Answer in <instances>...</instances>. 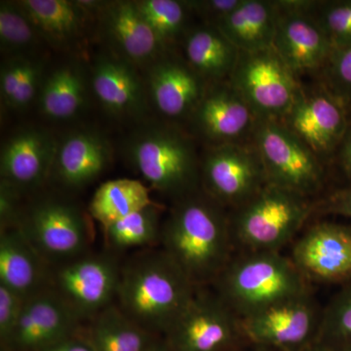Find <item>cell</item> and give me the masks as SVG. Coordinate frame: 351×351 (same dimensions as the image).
Masks as SVG:
<instances>
[{"label": "cell", "instance_id": "6da1fadb", "mask_svg": "<svg viewBox=\"0 0 351 351\" xmlns=\"http://www.w3.org/2000/svg\"><path fill=\"white\" fill-rule=\"evenodd\" d=\"M162 250L195 286L215 282L230 261V217L204 191L176 201L161 228Z\"/></svg>", "mask_w": 351, "mask_h": 351}, {"label": "cell", "instance_id": "9c48e42d", "mask_svg": "<svg viewBox=\"0 0 351 351\" xmlns=\"http://www.w3.org/2000/svg\"><path fill=\"white\" fill-rule=\"evenodd\" d=\"M201 188L221 206L233 209L267 184L253 143L207 147L200 164Z\"/></svg>", "mask_w": 351, "mask_h": 351}, {"label": "cell", "instance_id": "4fadbf2b", "mask_svg": "<svg viewBox=\"0 0 351 351\" xmlns=\"http://www.w3.org/2000/svg\"><path fill=\"white\" fill-rule=\"evenodd\" d=\"M321 316L308 291L242 319V332L261 348L301 351L317 341Z\"/></svg>", "mask_w": 351, "mask_h": 351}, {"label": "cell", "instance_id": "30bf717a", "mask_svg": "<svg viewBox=\"0 0 351 351\" xmlns=\"http://www.w3.org/2000/svg\"><path fill=\"white\" fill-rule=\"evenodd\" d=\"M272 48L294 75L320 73L331 56V41L314 18L318 1L278 0Z\"/></svg>", "mask_w": 351, "mask_h": 351}, {"label": "cell", "instance_id": "277c9868", "mask_svg": "<svg viewBox=\"0 0 351 351\" xmlns=\"http://www.w3.org/2000/svg\"><path fill=\"white\" fill-rule=\"evenodd\" d=\"M126 154L149 189L176 201L200 189L201 161L195 142L176 125L144 127L129 138Z\"/></svg>", "mask_w": 351, "mask_h": 351}, {"label": "cell", "instance_id": "e0dca14e", "mask_svg": "<svg viewBox=\"0 0 351 351\" xmlns=\"http://www.w3.org/2000/svg\"><path fill=\"white\" fill-rule=\"evenodd\" d=\"M209 84L184 58L164 53L149 66L147 99L169 119H189L204 97Z\"/></svg>", "mask_w": 351, "mask_h": 351}, {"label": "cell", "instance_id": "e575fe53", "mask_svg": "<svg viewBox=\"0 0 351 351\" xmlns=\"http://www.w3.org/2000/svg\"><path fill=\"white\" fill-rule=\"evenodd\" d=\"M313 16L334 49L351 45V0L318 1Z\"/></svg>", "mask_w": 351, "mask_h": 351}, {"label": "cell", "instance_id": "52a82bcc", "mask_svg": "<svg viewBox=\"0 0 351 351\" xmlns=\"http://www.w3.org/2000/svg\"><path fill=\"white\" fill-rule=\"evenodd\" d=\"M228 82L247 101L258 120L285 117L302 83L274 48L240 52Z\"/></svg>", "mask_w": 351, "mask_h": 351}, {"label": "cell", "instance_id": "ac0fdd59", "mask_svg": "<svg viewBox=\"0 0 351 351\" xmlns=\"http://www.w3.org/2000/svg\"><path fill=\"white\" fill-rule=\"evenodd\" d=\"M96 15L110 54L136 68L149 66L168 52L138 12L135 1H104Z\"/></svg>", "mask_w": 351, "mask_h": 351}, {"label": "cell", "instance_id": "8d00e7d4", "mask_svg": "<svg viewBox=\"0 0 351 351\" xmlns=\"http://www.w3.org/2000/svg\"><path fill=\"white\" fill-rule=\"evenodd\" d=\"M25 300L0 285V336L4 343H9L17 326L24 306Z\"/></svg>", "mask_w": 351, "mask_h": 351}, {"label": "cell", "instance_id": "d6a6232c", "mask_svg": "<svg viewBox=\"0 0 351 351\" xmlns=\"http://www.w3.org/2000/svg\"><path fill=\"white\" fill-rule=\"evenodd\" d=\"M43 41L18 1L0 4V47L7 58L36 55Z\"/></svg>", "mask_w": 351, "mask_h": 351}, {"label": "cell", "instance_id": "5bb4252c", "mask_svg": "<svg viewBox=\"0 0 351 351\" xmlns=\"http://www.w3.org/2000/svg\"><path fill=\"white\" fill-rule=\"evenodd\" d=\"M120 271L121 267L112 256H80L57 269L52 290L78 319H93L117 299Z\"/></svg>", "mask_w": 351, "mask_h": 351}, {"label": "cell", "instance_id": "9a60e30c", "mask_svg": "<svg viewBox=\"0 0 351 351\" xmlns=\"http://www.w3.org/2000/svg\"><path fill=\"white\" fill-rule=\"evenodd\" d=\"M191 131L208 147L252 142L258 119L230 82L209 84L189 117Z\"/></svg>", "mask_w": 351, "mask_h": 351}, {"label": "cell", "instance_id": "f6af8a7d", "mask_svg": "<svg viewBox=\"0 0 351 351\" xmlns=\"http://www.w3.org/2000/svg\"><path fill=\"white\" fill-rule=\"evenodd\" d=\"M332 351H351V346H343V348H337Z\"/></svg>", "mask_w": 351, "mask_h": 351}, {"label": "cell", "instance_id": "8fae6325", "mask_svg": "<svg viewBox=\"0 0 351 351\" xmlns=\"http://www.w3.org/2000/svg\"><path fill=\"white\" fill-rule=\"evenodd\" d=\"M321 161L338 152L350 125V114L322 83L301 85L292 107L280 120Z\"/></svg>", "mask_w": 351, "mask_h": 351}, {"label": "cell", "instance_id": "44dd1931", "mask_svg": "<svg viewBox=\"0 0 351 351\" xmlns=\"http://www.w3.org/2000/svg\"><path fill=\"white\" fill-rule=\"evenodd\" d=\"M112 156V145L100 132H73L58 143L50 178L66 189L84 188L110 167Z\"/></svg>", "mask_w": 351, "mask_h": 351}, {"label": "cell", "instance_id": "d6986e66", "mask_svg": "<svg viewBox=\"0 0 351 351\" xmlns=\"http://www.w3.org/2000/svg\"><path fill=\"white\" fill-rule=\"evenodd\" d=\"M58 142L50 132L27 127L10 136L1 147V181L20 193L36 189L50 179Z\"/></svg>", "mask_w": 351, "mask_h": 351}, {"label": "cell", "instance_id": "ee69618b", "mask_svg": "<svg viewBox=\"0 0 351 351\" xmlns=\"http://www.w3.org/2000/svg\"><path fill=\"white\" fill-rule=\"evenodd\" d=\"M147 351H170V348L168 346L164 345V343H154Z\"/></svg>", "mask_w": 351, "mask_h": 351}, {"label": "cell", "instance_id": "7c38bea8", "mask_svg": "<svg viewBox=\"0 0 351 351\" xmlns=\"http://www.w3.org/2000/svg\"><path fill=\"white\" fill-rule=\"evenodd\" d=\"M241 320L217 293L197 287L166 334L175 351H232Z\"/></svg>", "mask_w": 351, "mask_h": 351}, {"label": "cell", "instance_id": "d590c367", "mask_svg": "<svg viewBox=\"0 0 351 351\" xmlns=\"http://www.w3.org/2000/svg\"><path fill=\"white\" fill-rule=\"evenodd\" d=\"M319 76V82L343 103L351 115V45L332 50Z\"/></svg>", "mask_w": 351, "mask_h": 351}, {"label": "cell", "instance_id": "836d02e7", "mask_svg": "<svg viewBox=\"0 0 351 351\" xmlns=\"http://www.w3.org/2000/svg\"><path fill=\"white\" fill-rule=\"evenodd\" d=\"M317 341L332 350L351 346V281L323 309Z\"/></svg>", "mask_w": 351, "mask_h": 351}, {"label": "cell", "instance_id": "3957f363", "mask_svg": "<svg viewBox=\"0 0 351 351\" xmlns=\"http://www.w3.org/2000/svg\"><path fill=\"white\" fill-rule=\"evenodd\" d=\"M306 281L279 252H246L232 258L214 283L217 294L242 320L308 292Z\"/></svg>", "mask_w": 351, "mask_h": 351}, {"label": "cell", "instance_id": "ab89813d", "mask_svg": "<svg viewBox=\"0 0 351 351\" xmlns=\"http://www.w3.org/2000/svg\"><path fill=\"white\" fill-rule=\"evenodd\" d=\"M322 213L338 215L351 219V184L346 188L336 189L316 205Z\"/></svg>", "mask_w": 351, "mask_h": 351}, {"label": "cell", "instance_id": "cb8c5ba5", "mask_svg": "<svg viewBox=\"0 0 351 351\" xmlns=\"http://www.w3.org/2000/svg\"><path fill=\"white\" fill-rule=\"evenodd\" d=\"M46 263L18 226L1 230L0 285L25 301L46 290Z\"/></svg>", "mask_w": 351, "mask_h": 351}, {"label": "cell", "instance_id": "2e32d148", "mask_svg": "<svg viewBox=\"0 0 351 351\" xmlns=\"http://www.w3.org/2000/svg\"><path fill=\"white\" fill-rule=\"evenodd\" d=\"M306 280L345 284L351 281V226L322 221L295 242L291 258Z\"/></svg>", "mask_w": 351, "mask_h": 351}, {"label": "cell", "instance_id": "484cf974", "mask_svg": "<svg viewBox=\"0 0 351 351\" xmlns=\"http://www.w3.org/2000/svg\"><path fill=\"white\" fill-rule=\"evenodd\" d=\"M277 16L276 1L243 0L216 27L240 52H255L272 48Z\"/></svg>", "mask_w": 351, "mask_h": 351}, {"label": "cell", "instance_id": "ffe728a7", "mask_svg": "<svg viewBox=\"0 0 351 351\" xmlns=\"http://www.w3.org/2000/svg\"><path fill=\"white\" fill-rule=\"evenodd\" d=\"M78 317L52 289L25 300L8 343L21 350L50 348L69 339Z\"/></svg>", "mask_w": 351, "mask_h": 351}, {"label": "cell", "instance_id": "b9f144b4", "mask_svg": "<svg viewBox=\"0 0 351 351\" xmlns=\"http://www.w3.org/2000/svg\"><path fill=\"white\" fill-rule=\"evenodd\" d=\"M47 351H95L91 343H82L77 339H66L57 345L53 346L52 348H48Z\"/></svg>", "mask_w": 351, "mask_h": 351}, {"label": "cell", "instance_id": "60d3db41", "mask_svg": "<svg viewBox=\"0 0 351 351\" xmlns=\"http://www.w3.org/2000/svg\"><path fill=\"white\" fill-rule=\"evenodd\" d=\"M336 156L341 171L348 178V181L351 182V115L348 132H346V137L343 138Z\"/></svg>", "mask_w": 351, "mask_h": 351}, {"label": "cell", "instance_id": "7a4b0ae2", "mask_svg": "<svg viewBox=\"0 0 351 351\" xmlns=\"http://www.w3.org/2000/svg\"><path fill=\"white\" fill-rule=\"evenodd\" d=\"M197 287L165 252L145 251L121 267L117 304L145 331L167 332Z\"/></svg>", "mask_w": 351, "mask_h": 351}, {"label": "cell", "instance_id": "f546056e", "mask_svg": "<svg viewBox=\"0 0 351 351\" xmlns=\"http://www.w3.org/2000/svg\"><path fill=\"white\" fill-rule=\"evenodd\" d=\"M90 335L95 351H147L156 343L151 332L127 317L117 304L95 316Z\"/></svg>", "mask_w": 351, "mask_h": 351}, {"label": "cell", "instance_id": "8992f818", "mask_svg": "<svg viewBox=\"0 0 351 351\" xmlns=\"http://www.w3.org/2000/svg\"><path fill=\"white\" fill-rule=\"evenodd\" d=\"M252 143L262 160L267 184L306 197L322 189V161L282 122L258 120Z\"/></svg>", "mask_w": 351, "mask_h": 351}, {"label": "cell", "instance_id": "4dcf8cb0", "mask_svg": "<svg viewBox=\"0 0 351 351\" xmlns=\"http://www.w3.org/2000/svg\"><path fill=\"white\" fill-rule=\"evenodd\" d=\"M161 209L154 203L108 226L104 230L108 246L120 252L160 241Z\"/></svg>", "mask_w": 351, "mask_h": 351}, {"label": "cell", "instance_id": "603a6c76", "mask_svg": "<svg viewBox=\"0 0 351 351\" xmlns=\"http://www.w3.org/2000/svg\"><path fill=\"white\" fill-rule=\"evenodd\" d=\"M43 40L57 49L78 47L85 39L92 14L80 1H18Z\"/></svg>", "mask_w": 351, "mask_h": 351}, {"label": "cell", "instance_id": "d4e9b609", "mask_svg": "<svg viewBox=\"0 0 351 351\" xmlns=\"http://www.w3.org/2000/svg\"><path fill=\"white\" fill-rule=\"evenodd\" d=\"M184 59L208 83L228 82L240 51L215 25L189 29L184 38Z\"/></svg>", "mask_w": 351, "mask_h": 351}, {"label": "cell", "instance_id": "74e56055", "mask_svg": "<svg viewBox=\"0 0 351 351\" xmlns=\"http://www.w3.org/2000/svg\"><path fill=\"white\" fill-rule=\"evenodd\" d=\"M243 0H193L188 2L191 12L197 14L205 25H215L228 17Z\"/></svg>", "mask_w": 351, "mask_h": 351}, {"label": "cell", "instance_id": "4316f807", "mask_svg": "<svg viewBox=\"0 0 351 351\" xmlns=\"http://www.w3.org/2000/svg\"><path fill=\"white\" fill-rule=\"evenodd\" d=\"M87 80L80 64L68 63L45 76L38 99L43 117L52 120L73 119L86 105Z\"/></svg>", "mask_w": 351, "mask_h": 351}, {"label": "cell", "instance_id": "f1b7e54d", "mask_svg": "<svg viewBox=\"0 0 351 351\" xmlns=\"http://www.w3.org/2000/svg\"><path fill=\"white\" fill-rule=\"evenodd\" d=\"M45 62L36 55L6 58L0 71V93L10 110H27L38 100L45 78Z\"/></svg>", "mask_w": 351, "mask_h": 351}, {"label": "cell", "instance_id": "7bdbcfd3", "mask_svg": "<svg viewBox=\"0 0 351 351\" xmlns=\"http://www.w3.org/2000/svg\"><path fill=\"white\" fill-rule=\"evenodd\" d=\"M301 351H332L329 346L324 345V343H321L319 341H313L311 345L307 346L306 348H304V350Z\"/></svg>", "mask_w": 351, "mask_h": 351}, {"label": "cell", "instance_id": "ba28073f", "mask_svg": "<svg viewBox=\"0 0 351 351\" xmlns=\"http://www.w3.org/2000/svg\"><path fill=\"white\" fill-rule=\"evenodd\" d=\"M18 228L46 263L80 257L91 240L86 216L61 198H41L32 203L23 211Z\"/></svg>", "mask_w": 351, "mask_h": 351}, {"label": "cell", "instance_id": "7402d4cb", "mask_svg": "<svg viewBox=\"0 0 351 351\" xmlns=\"http://www.w3.org/2000/svg\"><path fill=\"white\" fill-rule=\"evenodd\" d=\"M91 75L92 89L106 112L119 119L144 114L149 99L135 66L110 53L97 58Z\"/></svg>", "mask_w": 351, "mask_h": 351}, {"label": "cell", "instance_id": "5b68a950", "mask_svg": "<svg viewBox=\"0 0 351 351\" xmlns=\"http://www.w3.org/2000/svg\"><path fill=\"white\" fill-rule=\"evenodd\" d=\"M314 209L309 197L267 184L228 216L233 243L247 252H279Z\"/></svg>", "mask_w": 351, "mask_h": 351}, {"label": "cell", "instance_id": "f35d334b", "mask_svg": "<svg viewBox=\"0 0 351 351\" xmlns=\"http://www.w3.org/2000/svg\"><path fill=\"white\" fill-rule=\"evenodd\" d=\"M21 193L11 184L1 181L0 184V223L1 230L19 225L23 211L20 208Z\"/></svg>", "mask_w": 351, "mask_h": 351}, {"label": "cell", "instance_id": "1f68e13d", "mask_svg": "<svg viewBox=\"0 0 351 351\" xmlns=\"http://www.w3.org/2000/svg\"><path fill=\"white\" fill-rule=\"evenodd\" d=\"M135 4L166 51H169L179 39H184L189 31V15L193 12L186 1L140 0Z\"/></svg>", "mask_w": 351, "mask_h": 351}, {"label": "cell", "instance_id": "bcb514c9", "mask_svg": "<svg viewBox=\"0 0 351 351\" xmlns=\"http://www.w3.org/2000/svg\"><path fill=\"white\" fill-rule=\"evenodd\" d=\"M258 351H277V350H272V348H261V346H258Z\"/></svg>", "mask_w": 351, "mask_h": 351}, {"label": "cell", "instance_id": "83f0119b", "mask_svg": "<svg viewBox=\"0 0 351 351\" xmlns=\"http://www.w3.org/2000/svg\"><path fill=\"white\" fill-rule=\"evenodd\" d=\"M149 188L138 180L119 179L104 182L90 201L89 213L104 230L129 215L154 204Z\"/></svg>", "mask_w": 351, "mask_h": 351}]
</instances>
